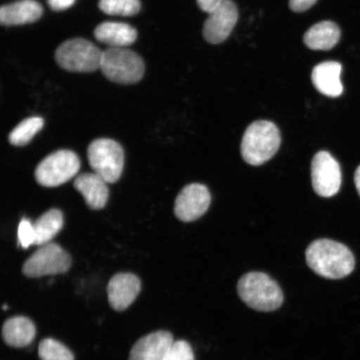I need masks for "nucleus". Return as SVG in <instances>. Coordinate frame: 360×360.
<instances>
[{
    "instance_id": "1",
    "label": "nucleus",
    "mask_w": 360,
    "mask_h": 360,
    "mask_svg": "<svg viewBox=\"0 0 360 360\" xmlns=\"http://www.w3.org/2000/svg\"><path fill=\"white\" fill-rule=\"evenodd\" d=\"M305 256L306 263L314 273L330 280L347 277L355 266L354 255L349 248L327 238L311 243Z\"/></svg>"
},
{
    "instance_id": "2",
    "label": "nucleus",
    "mask_w": 360,
    "mask_h": 360,
    "mask_svg": "<svg viewBox=\"0 0 360 360\" xmlns=\"http://www.w3.org/2000/svg\"><path fill=\"white\" fill-rule=\"evenodd\" d=\"M237 289L243 302L257 311H274L283 302L281 288L264 273L250 272L245 274L238 281Z\"/></svg>"
},
{
    "instance_id": "3",
    "label": "nucleus",
    "mask_w": 360,
    "mask_h": 360,
    "mask_svg": "<svg viewBox=\"0 0 360 360\" xmlns=\"http://www.w3.org/2000/svg\"><path fill=\"white\" fill-rule=\"evenodd\" d=\"M281 137L277 126L266 120H258L245 130L241 143V154L246 163L259 166L276 154Z\"/></svg>"
},
{
    "instance_id": "4",
    "label": "nucleus",
    "mask_w": 360,
    "mask_h": 360,
    "mask_svg": "<svg viewBox=\"0 0 360 360\" xmlns=\"http://www.w3.org/2000/svg\"><path fill=\"white\" fill-rule=\"evenodd\" d=\"M101 69L112 82L136 84L145 74L142 58L127 48H108L103 51Z\"/></svg>"
},
{
    "instance_id": "5",
    "label": "nucleus",
    "mask_w": 360,
    "mask_h": 360,
    "mask_svg": "<svg viewBox=\"0 0 360 360\" xmlns=\"http://www.w3.org/2000/svg\"><path fill=\"white\" fill-rule=\"evenodd\" d=\"M103 52L87 39L67 40L58 46L56 60L62 69L76 73H90L101 69Z\"/></svg>"
},
{
    "instance_id": "6",
    "label": "nucleus",
    "mask_w": 360,
    "mask_h": 360,
    "mask_svg": "<svg viewBox=\"0 0 360 360\" xmlns=\"http://www.w3.org/2000/svg\"><path fill=\"white\" fill-rule=\"evenodd\" d=\"M88 160L94 172L108 184H114L122 175L124 151L118 142L110 139H98L90 143Z\"/></svg>"
},
{
    "instance_id": "7",
    "label": "nucleus",
    "mask_w": 360,
    "mask_h": 360,
    "mask_svg": "<svg viewBox=\"0 0 360 360\" xmlns=\"http://www.w3.org/2000/svg\"><path fill=\"white\" fill-rule=\"evenodd\" d=\"M79 169L78 155L73 151L61 150L44 158L36 168L34 176L40 186L57 187L70 181Z\"/></svg>"
},
{
    "instance_id": "8",
    "label": "nucleus",
    "mask_w": 360,
    "mask_h": 360,
    "mask_svg": "<svg viewBox=\"0 0 360 360\" xmlns=\"http://www.w3.org/2000/svg\"><path fill=\"white\" fill-rule=\"evenodd\" d=\"M72 259L68 252L56 243L40 246L26 259L22 273L28 278H40L69 271Z\"/></svg>"
},
{
    "instance_id": "9",
    "label": "nucleus",
    "mask_w": 360,
    "mask_h": 360,
    "mask_svg": "<svg viewBox=\"0 0 360 360\" xmlns=\"http://www.w3.org/2000/svg\"><path fill=\"white\" fill-rule=\"evenodd\" d=\"M314 191L318 195L330 198L336 195L341 186L340 165L330 153L318 152L311 165Z\"/></svg>"
},
{
    "instance_id": "10",
    "label": "nucleus",
    "mask_w": 360,
    "mask_h": 360,
    "mask_svg": "<svg viewBox=\"0 0 360 360\" xmlns=\"http://www.w3.org/2000/svg\"><path fill=\"white\" fill-rule=\"evenodd\" d=\"M210 202L208 188L200 184H188L180 191L175 200L174 214L181 221H195L208 210Z\"/></svg>"
},
{
    "instance_id": "11",
    "label": "nucleus",
    "mask_w": 360,
    "mask_h": 360,
    "mask_svg": "<svg viewBox=\"0 0 360 360\" xmlns=\"http://www.w3.org/2000/svg\"><path fill=\"white\" fill-rule=\"evenodd\" d=\"M238 18L236 4L231 0H224L220 6L209 13L202 34L207 42L218 44L226 40L235 28Z\"/></svg>"
},
{
    "instance_id": "12",
    "label": "nucleus",
    "mask_w": 360,
    "mask_h": 360,
    "mask_svg": "<svg viewBox=\"0 0 360 360\" xmlns=\"http://www.w3.org/2000/svg\"><path fill=\"white\" fill-rule=\"evenodd\" d=\"M141 291V281L132 273H119L108 283V299L112 309L122 312L136 300Z\"/></svg>"
},
{
    "instance_id": "13",
    "label": "nucleus",
    "mask_w": 360,
    "mask_h": 360,
    "mask_svg": "<svg viewBox=\"0 0 360 360\" xmlns=\"http://www.w3.org/2000/svg\"><path fill=\"white\" fill-rule=\"evenodd\" d=\"M174 343V337L169 331L150 333L134 344L129 360H164Z\"/></svg>"
},
{
    "instance_id": "14",
    "label": "nucleus",
    "mask_w": 360,
    "mask_h": 360,
    "mask_svg": "<svg viewBox=\"0 0 360 360\" xmlns=\"http://www.w3.org/2000/svg\"><path fill=\"white\" fill-rule=\"evenodd\" d=\"M107 184L96 173H84L76 178L74 186L83 195L90 209L98 210L105 208L109 199Z\"/></svg>"
},
{
    "instance_id": "15",
    "label": "nucleus",
    "mask_w": 360,
    "mask_h": 360,
    "mask_svg": "<svg viewBox=\"0 0 360 360\" xmlns=\"http://www.w3.org/2000/svg\"><path fill=\"white\" fill-rule=\"evenodd\" d=\"M42 4L34 0H20L6 4L0 10V22L4 26H17L32 24L41 18Z\"/></svg>"
},
{
    "instance_id": "16",
    "label": "nucleus",
    "mask_w": 360,
    "mask_h": 360,
    "mask_svg": "<svg viewBox=\"0 0 360 360\" xmlns=\"http://www.w3.org/2000/svg\"><path fill=\"white\" fill-rule=\"evenodd\" d=\"M342 65L339 62H323L314 68L312 82L319 93L330 98H337L343 93L340 80Z\"/></svg>"
},
{
    "instance_id": "17",
    "label": "nucleus",
    "mask_w": 360,
    "mask_h": 360,
    "mask_svg": "<svg viewBox=\"0 0 360 360\" xmlns=\"http://www.w3.org/2000/svg\"><path fill=\"white\" fill-rule=\"evenodd\" d=\"M138 33L125 22H105L94 30V37L109 48H127L136 40Z\"/></svg>"
},
{
    "instance_id": "18",
    "label": "nucleus",
    "mask_w": 360,
    "mask_h": 360,
    "mask_svg": "<svg viewBox=\"0 0 360 360\" xmlns=\"http://www.w3.org/2000/svg\"><path fill=\"white\" fill-rule=\"evenodd\" d=\"M36 336V327L30 319L15 316L8 319L2 328V337L7 345L13 348H25L32 343Z\"/></svg>"
},
{
    "instance_id": "19",
    "label": "nucleus",
    "mask_w": 360,
    "mask_h": 360,
    "mask_svg": "<svg viewBox=\"0 0 360 360\" xmlns=\"http://www.w3.org/2000/svg\"><path fill=\"white\" fill-rule=\"evenodd\" d=\"M340 30L335 22L322 21L310 28L304 36V42L313 51H330L339 43Z\"/></svg>"
},
{
    "instance_id": "20",
    "label": "nucleus",
    "mask_w": 360,
    "mask_h": 360,
    "mask_svg": "<svg viewBox=\"0 0 360 360\" xmlns=\"http://www.w3.org/2000/svg\"><path fill=\"white\" fill-rule=\"evenodd\" d=\"M64 216L60 210L51 209L43 214L33 224L35 233L34 245L42 246L51 243L61 231Z\"/></svg>"
},
{
    "instance_id": "21",
    "label": "nucleus",
    "mask_w": 360,
    "mask_h": 360,
    "mask_svg": "<svg viewBox=\"0 0 360 360\" xmlns=\"http://www.w3.org/2000/svg\"><path fill=\"white\" fill-rule=\"evenodd\" d=\"M44 121L40 117H30L22 120L8 135V141L12 146H25L32 141V139L44 127Z\"/></svg>"
},
{
    "instance_id": "22",
    "label": "nucleus",
    "mask_w": 360,
    "mask_h": 360,
    "mask_svg": "<svg viewBox=\"0 0 360 360\" xmlns=\"http://www.w3.org/2000/svg\"><path fill=\"white\" fill-rule=\"evenodd\" d=\"M139 0H100L98 8L109 15L134 16L141 11Z\"/></svg>"
},
{
    "instance_id": "23",
    "label": "nucleus",
    "mask_w": 360,
    "mask_h": 360,
    "mask_svg": "<svg viewBox=\"0 0 360 360\" xmlns=\"http://www.w3.org/2000/svg\"><path fill=\"white\" fill-rule=\"evenodd\" d=\"M40 360H75L71 350L61 342L47 338L39 346Z\"/></svg>"
},
{
    "instance_id": "24",
    "label": "nucleus",
    "mask_w": 360,
    "mask_h": 360,
    "mask_svg": "<svg viewBox=\"0 0 360 360\" xmlns=\"http://www.w3.org/2000/svg\"><path fill=\"white\" fill-rule=\"evenodd\" d=\"M195 354L190 343L186 340L174 341L164 360H195Z\"/></svg>"
},
{
    "instance_id": "25",
    "label": "nucleus",
    "mask_w": 360,
    "mask_h": 360,
    "mask_svg": "<svg viewBox=\"0 0 360 360\" xmlns=\"http://www.w3.org/2000/svg\"><path fill=\"white\" fill-rule=\"evenodd\" d=\"M18 237L22 249H28L30 245H34L35 233L33 224L28 219H22L20 224Z\"/></svg>"
},
{
    "instance_id": "26",
    "label": "nucleus",
    "mask_w": 360,
    "mask_h": 360,
    "mask_svg": "<svg viewBox=\"0 0 360 360\" xmlns=\"http://www.w3.org/2000/svg\"><path fill=\"white\" fill-rule=\"evenodd\" d=\"M317 0H290L291 10L296 13H302L311 8Z\"/></svg>"
},
{
    "instance_id": "27",
    "label": "nucleus",
    "mask_w": 360,
    "mask_h": 360,
    "mask_svg": "<svg viewBox=\"0 0 360 360\" xmlns=\"http://www.w3.org/2000/svg\"><path fill=\"white\" fill-rule=\"evenodd\" d=\"M76 0H47L49 8L53 11H64L73 6Z\"/></svg>"
},
{
    "instance_id": "28",
    "label": "nucleus",
    "mask_w": 360,
    "mask_h": 360,
    "mask_svg": "<svg viewBox=\"0 0 360 360\" xmlns=\"http://www.w3.org/2000/svg\"><path fill=\"white\" fill-rule=\"evenodd\" d=\"M223 1L224 0H197V4L202 11L210 13L217 8Z\"/></svg>"
},
{
    "instance_id": "29",
    "label": "nucleus",
    "mask_w": 360,
    "mask_h": 360,
    "mask_svg": "<svg viewBox=\"0 0 360 360\" xmlns=\"http://www.w3.org/2000/svg\"><path fill=\"white\" fill-rule=\"evenodd\" d=\"M354 183L355 186H356L359 195L360 196V165L357 168L356 171H355Z\"/></svg>"
},
{
    "instance_id": "30",
    "label": "nucleus",
    "mask_w": 360,
    "mask_h": 360,
    "mask_svg": "<svg viewBox=\"0 0 360 360\" xmlns=\"http://www.w3.org/2000/svg\"><path fill=\"white\" fill-rule=\"evenodd\" d=\"M3 309H4V310L8 309V305H4V306H3Z\"/></svg>"
}]
</instances>
